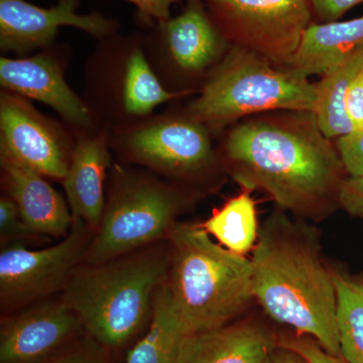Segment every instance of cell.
I'll return each mask as SVG.
<instances>
[{
  "label": "cell",
  "mask_w": 363,
  "mask_h": 363,
  "mask_svg": "<svg viewBox=\"0 0 363 363\" xmlns=\"http://www.w3.org/2000/svg\"><path fill=\"white\" fill-rule=\"evenodd\" d=\"M168 284L191 337L230 323L253 298L252 264L213 242L200 225L176 224Z\"/></svg>",
  "instance_id": "cell-3"
},
{
  "label": "cell",
  "mask_w": 363,
  "mask_h": 363,
  "mask_svg": "<svg viewBox=\"0 0 363 363\" xmlns=\"http://www.w3.org/2000/svg\"><path fill=\"white\" fill-rule=\"evenodd\" d=\"M276 348L262 325L236 322L189 339L183 363H267Z\"/></svg>",
  "instance_id": "cell-18"
},
{
  "label": "cell",
  "mask_w": 363,
  "mask_h": 363,
  "mask_svg": "<svg viewBox=\"0 0 363 363\" xmlns=\"http://www.w3.org/2000/svg\"><path fill=\"white\" fill-rule=\"evenodd\" d=\"M363 45V16L345 21L311 23L285 67L303 79L322 76Z\"/></svg>",
  "instance_id": "cell-19"
},
{
  "label": "cell",
  "mask_w": 363,
  "mask_h": 363,
  "mask_svg": "<svg viewBox=\"0 0 363 363\" xmlns=\"http://www.w3.org/2000/svg\"><path fill=\"white\" fill-rule=\"evenodd\" d=\"M80 0H57L40 7L26 0H0V50L25 56L55 44L60 28L73 26L98 40L118 33L119 21L104 14L78 13Z\"/></svg>",
  "instance_id": "cell-14"
},
{
  "label": "cell",
  "mask_w": 363,
  "mask_h": 363,
  "mask_svg": "<svg viewBox=\"0 0 363 363\" xmlns=\"http://www.w3.org/2000/svg\"><path fill=\"white\" fill-rule=\"evenodd\" d=\"M253 250V298L274 321L342 358L333 272L325 267L312 236L285 215L274 214Z\"/></svg>",
  "instance_id": "cell-2"
},
{
  "label": "cell",
  "mask_w": 363,
  "mask_h": 363,
  "mask_svg": "<svg viewBox=\"0 0 363 363\" xmlns=\"http://www.w3.org/2000/svg\"><path fill=\"white\" fill-rule=\"evenodd\" d=\"M37 235L26 225L21 217L20 210L16 202L4 194L0 198V236L1 242L14 240V238H30Z\"/></svg>",
  "instance_id": "cell-24"
},
{
  "label": "cell",
  "mask_w": 363,
  "mask_h": 363,
  "mask_svg": "<svg viewBox=\"0 0 363 363\" xmlns=\"http://www.w3.org/2000/svg\"><path fill=\"white\" fill-rule=\"evenodd\" d=\"M221 155L245 191L264 190L283 209L313 214L337 200L345 169L312 111L248 117L226 131Z\"/></svg>",
  "instance_id": "cell-1"
},
{
  "label": "cell",
  "mask_w": 363,
  "mask_h": 363,
  "mask_svg": "<svg viewBox=\"0 0 363 363\" xmlns=\"http://www.w3.org/2000/svg\"><path fill=\"white\" fill-rule=\"evenodd\" d=\"M75 135L64 188L73 218L97 230L104 216L105 179L111 164L109 130L99 128Z\"/></svg>",
  "instance_id": "cell-16"
},
{
  "label": "cell",
  "mask_w": 363,
  "mask_h": 363,
  "mask_svg": "<svg viewBox=\"0 0 363 363\" xmlns=\"http://www.w3.org/2000/svg\"><path fill=\"white\" fill-rule=\"evenodd\" d=\"M363 66V45L331 67L316 83L318 125L326 138H335L355 130L348 116V91Z\"/></svg>",
  "instance_id": "cell-21"
},
{
  "label": "cell",
  "mask_w": 363,
  "mask_h": 363,
  "mask_svg": "<svg viewBox=\"0 0 363 363\" xmlns=\"http://www.w3.org/2000/svg\"><path fill=\"white\" fill-rule=\"evenodd\" d=\"M44 363H102L101 360L85 351H73Z\"/></svg>",
  "instance_id": "cell-31"
},
{
  "label": "cell",
  "mask_w": 363,
  "mask_h": 363,
  "mask_svg": "<svg viewBox=\"0 0 363 363\" xmlns=\"http://www.w3.org/2000/svg\"><path fill=\"white\" fill-rule=\"evenodd\" d=\"M4 194L18 205L26 225L37 235L65 238L73 225L70 207L45 177L0 157Z\"/></svg>",
  "instance_id": "cell-17"
},
{
  "label": "cell",
  "mask_w": 363,
  "mask_h": 363,
  "mask_svg": "<svg viewBox=\"0 0 363 363\" xmlns=\"http://www.w3.org/2000/svg\"><path fill=\"white\" fill-rule=\"evenodd\" d=\"M346 108L354 130H363V66L348 91Z\"/></svg>",
  "instance_id": "cell-30"
},
{
  "label": "cell",
  "mask_w": 363,
  "mask_h": 363,
  "mask_svg": "<svg viewBox=\"0 0 363 363\" xmlns=\"http://www.w3.org/2000/svg\"><path fill=\"white\" fill-rule=\"evenodd\" d=\"M84 99L98 125L108 130L154 113L183 97L169 92L150 66L145 33H116L99 40L84 68Z\"/></svg>",
  "instance_id": "cell-6"
},
{
  "label": "cell",
  "mask_w": 363,
  "mask_h": 363,
  "mask_svg": "<svg viewBox=\"0 0 363 363\" xmlns=\"http://www.w3.org/2000/svg\"><path fill=\"white\" fill-rule=\"evenodd\" d=\"M190 338L166 279L155 294L150 330L130 351L126 363H183L184 350Z\"/></svg>",
  "instance_id": "cell-20"
},
{
  "label": "cell",
  "mask_w": 363,
  "mask_h": 363,
  "mask_svg": "<svg viewBox=\"0 0 363 363\" xmlns=\"http://www.w3.org/2000/svg\"><path fill=\"white\" fill-rule=\"evenodd\" d=\"M169 264L171 257L152 250L89 264L73 272L63 300L93 337L107 347H119L147 321Z\"/></svg>",
  "instance_id": "cell-4"
},
{
  "label": "cell",
  "mask_w": 363,
  "mask_h": 363,
  "mask_svg": "<svg viewBox=\"0 0 363 363\" xmlns=\"http://www.w3.org/2000/svg\"><path fill=\"white\" fill-rule=\"evenodd\" d=\"M136 7L135 21L145 30L157 21L171 18V6L179 0H125Z\"/></svg>",
  "instance_id": "cell-27"
},
{
  "label": "cell",
  "mask_w": 363,
  "mask_h": 363,
  "mask_svg": "<svg viewBox=\"0 0 363 363\" xmlns=\"http://www.w3.org/2000/svg\"><path fill=\"white\" fill-rule=\"evenodd\" d=\"M80 318L62 298L6 318L0 331V363H40L78 331Z\"/></svg>",
  "instance_id": "cell-15"
},
{
  "label": "cell",
  "mask_w": 363,
  "mask_h": 363,
  "mask_svg": "<svg viewBox=\"0 0 363 363\" xmlns=\"http://www.w3.org/2000/svg\"><path fill=\"white\" fill-rule=\"evenodd\" d=\"M111 169L104 216L85 255L89 264L117 259L169 236L185 203L178 188L152 174L116 164Z\"/></svg>",
  "instance_id": "cell-7"
},
{
  "label": "cell",
  "mask_w": 363,
  "mask_h": 363,
  "mask_svg": "<svg viewBox=\"0 0 363 363\" xmlns=\"http://www.w3.org/2000/svg\"><path fill=\"white\" fill-rule=\"evenodd\" d=\"M313 11L324 23L336 21L357 4H362L363 0H310Z\"/></svg>",
  "instance_id": "cell-29"
},
{
  "label": "cell",
  "mask_w": 363,
  "mask_h": 363,
  "mask_svg": "<svg viewBox=\"0 0 363 363\" xmlns=\"http://www.w3.org/2000/svg\"><path fill=\"white\" fill-rule=\"evenodd\" d=\"M336 147L350 178H363V130H353L340 136Z\"/></svg>",
  "instance_id": "cell-25"
},
{
  "label": "cell",
  "mask_w": 363,
  "mask_h": 363,
  "mask_svg": "<svg viewBox=\"0 0 363 363\" xmlns=\"http://www.w3.org/2000/svg\"><path fill=\"white\" fill-rule=\"evenodd\" d=\"M267 363H308L304 358L301 357L292 350L283 347H277L272 352L271 358Z\"/></svg>",
  "instance_id": "cell-32"
},
{
  "label": "cell",
  "mask_w": 363,
  "mask_h": 363,
  "mask_svg": "<svg viewBox=\"0 0 363 363\" xmlns=\"http://www.w3.org/2000/svg\"><path fill=\"white\" fill-rule=\"evenodd\" d=\"M227 42L285 68L311 25L310 0H203Z\"/></svg>",
  "instance_id": "cell-10"
},
{
  "label": "cell",
  "mask_w": 363,
  "mask_h": 363,
  "mask_svg": "<svg viewBox=\"0 0 363 363\" xmlns=\"http://www.w3.org/2000/svg\"><path fill=\"white\" fill-rule=\"evenodd\" d=\"M279 346L294 351L308 363H347L342 358L327 352L316 341L311 339L284 338L279 340Z\"/></svg>",
  "instance_id": "cell-26"
},
{
  "label": "cell",
  "mask_w": 363,
  "mask_h": 363,
  "mask_svg": "<svg viewBox=\"0 0 363 363\" xmlns=\"http://www.w3.org/2000/svg\"><path fill=\"white\" fill-rule=\"evenodd\" d=\"M333 279L341 354L347 363H363V283L336 272Z\"/></svg>",
  "instance_id": "cell-23"
},
{
  "label": "cell",
  "mask_w": 363,
  "mask_h": 363,
  "mask_svg": "<svg viewBox=\"0 0 363 363\" xmlns=\"http://www.w3.org/2000/svg\"><path fill=\"white\" fill-rule=\"evenodd\" d=\"M200 226L214 236L219 245L236 255L250 252L259 236L257 207L247 191L229 199L220 209H215Z\"/></svg>",
  "instance_id": "cell-22"
},
{
  "label": "cell",
  "mask_w": 363,
  "mask_h": 363,
  "mask_svg": "<svg viewBox=\"0 0 363 363\" xmlns=\"http://www.w3.org/2000/svg\"><path fill=\"white\" fill-rule=\"evenodd\" d=\"M143 30L152 70L167 90L182 96L192 94L190 83L204 82L230 48L203 0H187L180 14Z\"/></svg>",
  "instance_id": "cell-9"
},
{
  "label": "cell",
  "mask_w": 363,
  "mask_h": 363,
  "mask_svg": "<svg viewBox=\"0 0 363 363\" xmlns=\"http://www.w3.org/2000/svg\"><path fill=\"white\" fill-rule=\"evenodd\" d=\"M211 135L185 111H167L109 130V145L123 162L191 180L216 166Z\"/></svg>",
  "instance_id": "cell-8"
},
{
  "label": "cell",
  "mask_w": 363,
  "mask_h": 363,
  "mask_svg": "<svg viewBox=\"0 0 363 363\" xmlns=\"http://www.w3.org/2000/svg\"><path fill=\"white\" fill-rule=\"evenodd\" d=\"M89 227L73 218L70 233L57 245L32 250L16 243L0 252L2 309L45 297L67 283L89 247Z\"/></svg>",
  "instance_id": "cell-12"
},
{
  "label": "cell",
  "mask_w": 363,
  "mask_h": 363,
  "mask_svg": "<svg viewBox=\"0 0 363 363\" xmlns=\"http://www.w3.org/2000/svg\"><path fill=\"white\" fill-rule=\"evenodd\" d=\"M316 86L240 47L230 45L184 108L211 133L241 118L278 111H316Z\"/></svg>",
  "instance_id": "cell-5"
},
{
  "label": "cell",
  "mask_w": 363,
  "mask_h": 363,
  "mask_svg": "<svg viewBox=\"0 0 363 363\" xmlns=\"http://www.w3.org/2000/svg\"><path fill=\"white\" fill-rule=\"evenodd\" d=\"M69 62L70 48L66 45L54 44L32 57H1V89L48 105L75 133L97 130L101 126L98 125L84 99L67 83Z\"/></svg>",
  "instance_id": "cell-13"
},
{
  "label": "cell",
  "mask_w": 363,
  "mask_h": 363,
  "mask_svg": "<svg viewBox=\"0 0 363 363\" xmlns=\"http://www.w3.org/2000/svg\"><path fill=\"white\" fill-rule=\"evenodd\" d=\"M75 143L70 126L40 113L26 98L1 89L0 157L63 181Z\"/></svg>",
  "instance_id": "cell-11"
},
{
  "label": "cell",
  "mask_w": 363,
  "mask_h": 363,
  "mask_svg": "<svg viewBox=\"0 0 363 363\" xmlns=\"http://www.w3.org/2000/svg\"><path fill=\"white\" fill-rule=\"evenodd\" d=\"M338 202L350 214L363 217V178L345 179Z\"/></svg>",
  "instance_id": "cell-28"
}]
</instances>
